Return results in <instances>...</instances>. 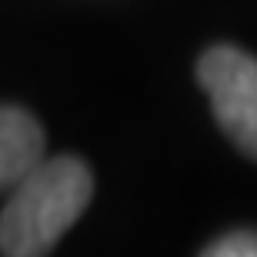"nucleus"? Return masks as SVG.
<instances>
[{
  "label": "nucleus",
  "mask_w": 257,
  "mask_h": 257,
  "mask_svg": "<svg viewBox=\"0 0 257 257\" xmlns=\"http://www.w3.org/2000/svg\"><path fill=\"white\" fill-rule=\"evenodd\" d=\"M94 197V177L80 157H44L10 191L0 210V254L44 257L60 244Z\"/></svg>",
  "instance_id": "1"
},
{
  "label": "nucleus",
  "mask_w": 257,
  "mask_h": 257,
  "mask_svg": "<svg viewBox=\"0 0 257 257\" xmlns=\"http://www.w3.org/2000/svg\"><path fill=\"white\" fill-rule=\"evenodd\" d=\"M197 80L220 131L244 157L257 161V57L230 44L207 47L197 60Z\"/></svg>",
  "instance_id": "2"
},
{
  "label": "nucleus",
  "mask_w": 257,
  "mask_h": 257,
  "mask_svg": "<svg viewBox=\"0 0 257 257\" xmlns=\"http://www.w3.org/2000/svg\"><path fill=\"white\" fill-rule=\"evenodd\" d=\"M44 127L24 107L0 104V194H10L44 161Z\"/></svg>",
  "instance_id": "3"
},
{
  "label": "nucleus",
  "mask_w": 257,
  "mask_h": 257,
  "mask_svg": "<svg viewBox=\"0 0 257 257\" xmlns=\"http://www.w3.org/2000/svg\"><path fill=\"white\" fill-rule=\"evenodd\" d=\"M204 257H257V230L224 234L210 247H204Z\"/></svg>",
  "instance_id": "4"
}]
</instances>
